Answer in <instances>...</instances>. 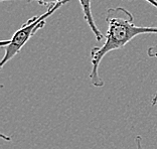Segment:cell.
<instances>
[{"instance_id":"6da1fadb","label":"cell","mask_w":157,"mask_h":149,"mask_svg":"<svg viewBox=\"0 0 157 149\" xmlns=\"http://www.w3.org/2000/svg\"><path fill=\"white\" fill-rule=\"evenodd\" d=\"M106 22L108 24V30L104 37L105 42L102 47H95L91 51L92 70L89 78L93 86L97 88L104 86V81L99 74V67L106 55L124 48L138 35L157 34V27L136 25L132 13L123 7L107 10Z\"/></svg>"},{"instance_id":"7a4b0ae2","label":"cell","mask_w":157,"mask_h":149,"mask_svg":"<svg viewBox=\"0 0 157 149\" xmlns=\"http://www.w3.org/2000/svg\"><path fill=\"white\" fill-rule=\"evenodd\" d=\"M66 2H60L59 4H56L48 8V10L40 14V15L33 16L28 19L26 22H24L18 30H16L12 37L8 40H2L0 42V47L5 48L4 56L1 59L0 67L3 68L7 63L15 56L22 49V48L27 44V41L30 40L33 35L44 28L45 25V20L48 18L52 14L55 13L56 10L59 9L63 5H65Z\"/></svg>"},{"instance_id":"3957f363","label":"cell","mask_w":157,"mask_h":149,"mask_svg":"<svg viewBox=\"0 0 157 149\" xmlns=\"http://www.w3.org/2000/svg\"><path fill=\"white\" fill-rule=\"evenodd\" d=\"M78 2H80L82 9H83L84 18L89 27H90V29L92 30V32L94 33L96 40L101 41L105 36L101 32V30L98 28L97 24L95 23L94 17H93L92 14V0H78Z\"/></svg>"},{"instance_id":"277c9868","label":"cell","mask_w":157,"mask_h":149,"mask_svg":"<svg viewBox=\"0 0 157 149\" xmlns=\"http://www.w3.org/2000/svg\"><path fill=\"white\" fill-rule=\"evenodd\" d=\"M0 1H28V2H31V1H35L37 2L39 5H42V6H45L49 8L56 4H59L60 2H66L67 3L69 0H0Z\"/></svg>"},{"instance_id":"5b68a950","label":"cell","mask_w":157,"mask_h":149,"mask_svg":"<svg viewBox=\"0 0 157 149\" xmlns=\"http://www.w3.org/2000/svg\"><path fill=\"white\" fill-rule=\"evenodd\" d=\"M147 55L149 58L157 59V44L152 45V47H150L147 49ZM156 104H157V91H156V93L152 96V99H151V105L155 106Z\"/></svg>"},{"instance_id":"8992f818","label":"cell","mask_w":157,"mask_h":149,"mask_svg":"<svg viewBox=\"0 0 157 149\" xmlns=\"http://www.w3.org/2000/svg\"><path fill=\"white\" fill-rule=\"evenodd\" d=\"M135 141H136V146H137V149H143L142 147V140H141V136H136L135 138Z\"/></svg>"},{"instance_id":"52a82bcc","label":"cell","mask_w":157,"mask_h":149,"mask_svg":"<svg viewBox=\"0 0 157 149\" xmlns=\"http://www.w3.org/2000/svg\"><path fill=\"white\" fill-rule=\"evenodd\" d=\"M146 2H148L149 4H151L152 6H154L157 8V0H145Z\"/></svg>"},{"instance_id":"ba28073f","label":"cell","mask_w":157,"mask_h":149,"mask_svg":"<svg viewBox=\"0 0 157 149\" xmlns=\"http://www.w3.org/2000/svg\"><path fill=\"white\" fill-rule=\"evenodd\" d=\"M1 137H3V139H5V140H8V141L11 140V139H10V137H7V136H5V135H3V134L1 135Z\"/></svg>"},{"instance_id":"9c48e42d","label":"cell","mask_w":157,"mask_h":149,"mask_svg":"<svg viewBox=\"0 0 157 149\" xmlns=\"http://www.w3.org/2000/svg\"><path fill=\"white\" fill-rule=\"evenodd\" d=\"M127 1H128V0H127Z\"/></svg>"}]
</instances>
